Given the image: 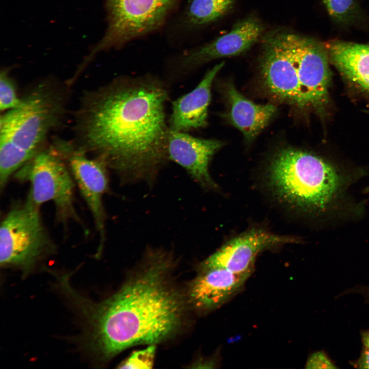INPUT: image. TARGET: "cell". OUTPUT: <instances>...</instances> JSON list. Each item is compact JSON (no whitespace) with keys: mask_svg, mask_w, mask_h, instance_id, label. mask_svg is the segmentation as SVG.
<instances>
[{"mask_svg":"<svg viewBox=\"0 0 369 369\" xmlns=\"http://www.w3.org/2000/svg\"><path fill=\"white\" fill-rule=\"evenodd\" d=\"M175 263L167 250H147L141 265L115 294L95 302L69 283L63 292L86 325V346L95 358L111 359L126 348L156 343L174 335L182 324L184 299L173 284Z\"/></svg>","mask_w":369,"mask_h":369,"instance_id":"7a4b0ae2","label":"cell"},{"mask_svg":"<svg viewBox=\"0 0 369 369\" xmlns=\"http://www.w3.org/2000/svg\"><path fill=\"white\" fill-rule=\"evenodd\" d=\"M61 150L93 218L99 236L96 254L98 256L106 241V214L103 196L109 189L108 168L102 161L89 158L85 151L69 144L63 143Z\"/></svg>","mask_w":369,"mask_h":369,"instance_id":"9c48e42d","label":"cell"},{"mask_svg":"<svg viewBox=\"0 0 369 369\" xmlns=\"http://www.w3.org/2000/svg\"><path fill=\"white\" fill-rule=\"evenodd\" d=\"M67 87L49 80L36 85L19 106L0 118V189L40 151L66 112Z\"/></svg>","mask_w":369,"mask_h":369,"instance_id":"277c9868","label":"cell"},{"mask_svg":"<svg viewBox=\"0 0 369 369\" xmlns=\"http://www.w3.org/2000/svg\"><path fill=\"white\" fill-rule=\"evenodd\" d=\"M156 346L151 344L142 350L135 351L119 365V368H151L154 363Z\"/></svg>","mask_w":369,"mask_h":369,"instance_id":"d6986e66","label":"cell"},{"mask_svg":"<svg viewBox=\"0 0 369 369\" xmlns=\"http://www.w3.org/2000/svg\"><path fill=\"white\" fill-rule=\"evenodd\" d=\"M22 98L18 96L12 79L7 70L1 71L0 75V110L7 111L19 106Z\"/></svg>","mask_w":369,"mask_h":369,"instance_id":"ac0fdd59","label":"cell"},{"mask_svg":"<svg viewBox=\"0 0 369 369\" xmlns=\"http://www.w3.org/2000/svg\"><path fill=\"white\" fill-rule=\"evenodd\" d=\"M225 94L230 107L227 114L229 121L242 132L247 141H252L274 116L276 106L255 104L242 95L233 83L228 84Z\"/></svg>","mask_w":369,"mask_h":369,"instance_id":"9a60e30c","label":"cell"},{"mask_svg":"<svg viewBox=\"0 0 369 369\" xmlns=\"http://www.w3.org/2000/svg\"><path fill=\"white\" fill-rule=\"evenodd\" d=\"M13 176L20 182H29L27 201L39 208L44 202L53 203L56 220L65 229L70 221L81 223L75 207V181L56 146L42 149Z\"/></svg>","mask_w":369,"mask_h":369,"instance_id":"52a82bcc","label":"cell"},{"mask_svg":"<svg viewBox=\"0 0 369 369\" xmlns=\"http://www.w3.org/2000/svg\"><path fill=\"white\" fill-rule=\"evenodd\" d=\"M176 0H107L108 26L90 53L119 47L159 28Z\"/></svg>","mask_w":369,"mask_h":369,"instance_id":"ba28073f","label":"cell"},{"mask_svg":"<svg viewBox=\"0 0 369 369\" xmlns=\"http://www.w3.org/2000/svg\"><path fill=\"white\" fill-rule=\"evenodd\" d=\"M251 274H235L221 268L198 270L188 286V300L196 310H215L237 294Z\"/></svg>","mask_w":369,"mask_h":369,"instance_id":"4fadbf2b","label":"cell"},{"mask_svg":"<svg viewBox=\"0 0 369 369\" xmlns=\"http://www.w3.org/2000/svg\"><path fill=\"white\" fill-rule=\"evenodd\" d=\"M39 208L27 200L13 207L0 228V264L26 276L54 254L57 247L42 219Z\"/></svg>","mask_w":369,"mask_h":369,"instance_id":"8992f818","label":"cell"},{"mask_svg":"<svg viewBox=\"0 0 369 369\" xmlns=\"http://www.w3.org/2000/svg\"><path fill=\"white\" fill-rule=\"evenodd\" d=\"M168 91L150 76L116 78L86 93L77 111L76 147L95 156L123 183L150 185L168 160Z\"/></svg>","mask_w":369,"mask_h":369,"instance_id":"6da1fadb","label":"cell"},{"mask_svg":"<svg viewBox=\"0 0 369 369\" xmlns=\"http://www.w3.org/2000/svg\"><path fill=\"white\" fill-rule=\"evenodd\" d=\"M266 176L269 186L280 199L301 211L316 214L331 209L345 184L343 176L332 165L292 148L275 154Z\"/></svg>","mask_w":369,"mask_h":369,"instance_id":"5b68a950","label":"cell"},{"mask_svg":"<svg viewBox=\"0 0 369 369\" xmlns=\"http://www.w3.org/2000/svg\"><path fill=\"white\" fill-rule=\"evenodd\" d=\"M237 0H189L184 10L185 23L200 27L222 18L234 8Z\"/></svg>","mask_w":369,"mask_h":369,"instance_id":"e0dca14e","label":"cell"},{"mask_svg":"<svg viewBox=\"0 0 369 369\" xmlns=\"http://www.w3.org/2000/svg\"><path fill=\"white\" fill-rule=\"evenodd\" d=\"M330 14L338 19H343L351 13L354 0H323Z\"/></svg>","mask_w":369,"mask_h":369,"instance_id":"ffe728a7","label":"cell"},{"mask_svg":"<svg viewBox=\"0 0 369 369\" xmlns=\"http://www.w3.org/2000/svg\"><path fill=\"white\" fill-rule=\"evenodd\" d=\"M224 64H216L208 70L193 90L172 102V112L169 120L170 129L187 132L206 126L212 84Z\"/></svg>","mask_w":369,"mask_h":369,"instance_id":"5bb4252c","label":"cell"},{"mask_svg":"<svg viewBox=\"0 0 369 369\" xmlns=\"http://www.w3.org/2000/svg\"><path fill=\"white\" fill-rule=\"evenodd\" d=\"M223 143L216 139L195 137L169 128L168 159L178 164L192 179L205 189H216L217 185L209 172L210 162Z\"/></svg>","mask_w":369,"mask_h":369,"instance_id":"7c38bea8","label":"cell"},{"mask_svg":"<svg viewBox=\"0 0 369 369\" xmlns=\"http://www.w3.org/2000/svg\"><path fill=\"white\" fill-rule=\"evenodd\" d=\"M305 367L308 369L314 368H337V366L323 351H317L312 354L308 358Z\"/></svg>","mask_w":369,"mask_h":369,"instance_id":"44dd1931","label":"cell"},{"mask_svg":"<svg viewBox=\"0 0 369 369\" xmlns=\"http://www.w3.org/2000/svg\"><path fill=\"white\" fill-rule=\"evenodd\" d=\"M362 296L365 301L369 302V286H362L361 289Z\"/></svg>","mask_w":369,"mask_h":369,"instance_id":"603a6c76","label":"cell"},{"mask_svg":"<svg viewBox=\"0 0 369 369\" xmlns=\"http://www.w3.org/2000/svg\"><path fill=\"white\" fill-rule=\"evenodd\" d=\"M327 61L321 45L291 31L277 30L261 38L262 85L280 102L299 108L322 105L330 81Z\"/></svg>","mask_w":369,"mask_h":369,"instance_id":"3957f363","label":"cell"},{"mask_svg":"<svg viewBox=\"0 0 369 369\" xmlns=\"http://www.w3.org/2000/svg\"><path fill=\"white\" fill-rule=\"evenodd\" d=\"M361 338L362 348L359 357L352 365L355 368L369 369V330L361 333Z\"/></svg>","mask_w":369,"mask_h":369,"instance_id":"7402d4cb","label":"cell"},{"mask_svg":"<svg viewBox=\"0 0 369 369\" xmlns=\"http://www.w3.org/2000/svg\"><path fill=\"white\" fill-rule=\"evenodd\" d=\"M264 30L257 17H245L236 22L228 33L183 55L181 66L193 69L216 59L241 54L262 38Z\"/></svg>","mask_w":369,"mask_h":369,"instance_id":"8fae6325","label":"cell"},{"mask_svg":"<svg viewBox=\"0 0 369 369\" xmlns=\"http://www.w3.org/2000/svg\"><path fill=\"white\" fill-rule=\"evenodd\" d=\"M295 241L291 237L253 228L228 241L202 261L198 269L221 268L235 274L252 273L259 253Z\"/></svg>","mask_w":369,"mask_h":369,"instance_id":"30bf717a","label":"cell"},{"mask_svg":"<svg viewBox=\"0 0 369 369\" xmlns=\"http://www.w3.org/2000/svg\"><path fill=\"white\" fill-rule=\"evenodd\" d=\"M367 192L369 193V187L366 189Z\"/></svg>","mask_w":369,"mask_h":369,"instance_id":"cb8c5ba5","label":"cell"},{"mask_svg":"<svg viewBox=\"0 0 369 369\" xmlns=\"http://www.w3.org/2000/svg\"><path fill=\"white\" fill-rule=\"evenodd\" d=\"M326 47L331 61L341 73L369 91V45L333 41Z\"/></svg>","mask_w":369,"mask_h":369,"instance_id":"2e32d148","label":"cell"}]
</instances>
